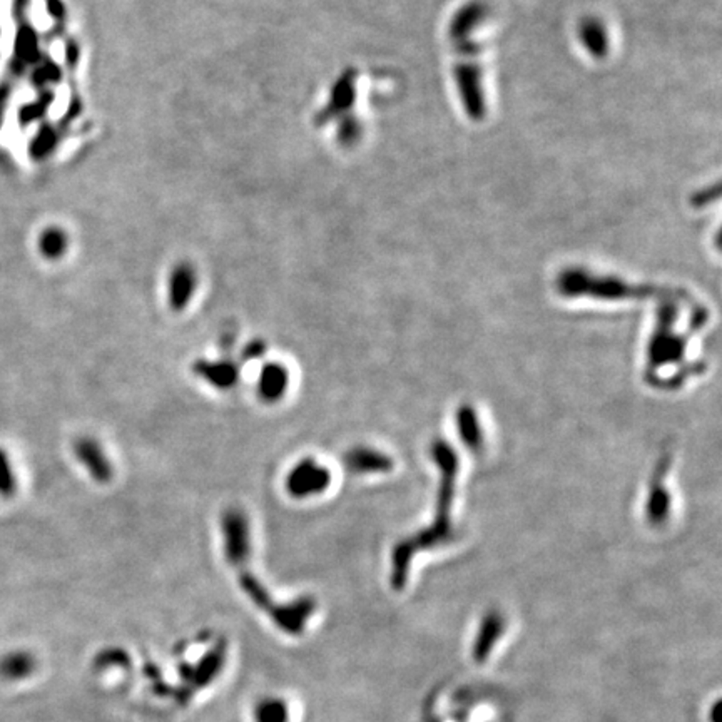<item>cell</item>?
<instances>
[{
  "label": "cell",
  "mask_w": 722,
  "mask_h": 722,
  "mask_svg": "<svg viewBox=\"0 0 722 722\" xmlns=\"http://www.w3.org/2000/svg\"><path fill=\"white\" fill-rule=\"evenodd\" d=\"M343 463L348 472L357 475L389 473L393 470V460L387 453L370 446H355L348 450L343 455Z\"/></svg>",
  "instance_id": "obj_12"
},
{
  "label": "cell",
  "mask_w": 722,
  "mask_h": 722,
  "mask_svg": "<svg viewBox=\"0 0 722 722\" xmlns=\"http://www.w3.org/2000/svg\"><path fill=\"white\" fill-rule=\"evenodd\" d=\"M719 197V188L718 186H714V188H709V189H704L702 193H697V195L693 196V206L695 208H701V206H704V205H708V203H712V201H716Z\"/></svg>",
  "instance_id": "obj_23"
},
{
  "label": "cell",
  "mask_w": 722,
  "mask_h": 722,
  "mask_svg": "<svg viewBox=\"0 0 722 722\" xmlns=\"http://www.w3.org/2000/svg\"><path fill=\"white\" fill-rule=\"evenodd\" d=\"M676 300H684L686 303H695L691 296L684 298H667L662 301L657 313V326L654 330L651 343H649V370L647 376L653 375L659 368L670 365V363H681L686 355L687 347V338L681 334L674 333V323L678 320L679 308Z\"/></svg>",
  "instance_id": "obj_4"
},
{
  "label": "cell",
  "mask_w": 722,
  "mask_h": 722,
  "mask_svg": "<svg viewBox=\"0 0 722 722\" xmlns=\"http://www.w3.org/2000/svg\"><path fill=\"white\" fill-rule=\"evenodd\" d=\"M484 5L472 2L463 5L450 24V42L455 57L453 74L463 109L473 121L484 119L486 112L480 45L473 41L475 26L484 19Z\"/></svg>",
  "instance_id": "obj_2"
},
{
  "label": "cell",
  "mask_w": 722,
  "mask_h": 722,
  "mask_svg": "<svg viewBox=\"0 0 722 722\" xmlns=\"http://www.w3.org/2000/svg\"><path fill=\"white\" fill-rule=\"evenodd\" d=\"M266 351V343L263 340H253L246 347L243 348V358L245 360H258L261 358Z\"/></svg>",
  "instance_id": "obj_22"
},
{
  "label": "cell",
  "mask_w": 722,
  "mask_h": 722,
  "mask_svg": "<svg viewBox=\"0 0 722 722\" xmlns=\"http://www.w3.org/2000/svg\"><path fill=\"white\" fill-rule=\"evenodd\" d=\"M222 552L229 566L246 569L251 557L250 518L245 510L231 507L221 517Z\"/></svg>",
  "instance_id": "obj_5"
},
{
  "label": "cell",
  "mask_w": 722,
  "mask_h": 722,
  "mask_svg": "<svg viewBox=\"0 0 722 722\" xmlns=\"http://www.w3.org/2000/svg\"><path fill=\"white\" fill-rule=\"evenodd\" d=\"M66 250V237H62L59 231H49L44 233L41 239L42 254L49 260H57L62 256Z\"/></svg>",
  "instance_id": "obj_21"
},
{
  "label": "cell",
  "mask_w": 722,
  "mask_h": 722,
  "mask_svg": "<svg viewBox=\"0 0 722 722\" xmlns=\"http://www.w3.org/2000/svg\"><path fill=\"white\" fill-rule=\"evenodd\" d=\"M431 459L437 463L440 472L437 514L433 525L423 528L417 535L398 542L391 554V585L395 590H403L408 581V572L412 558L421 550H431L433 547L446 545L457 539V530L452 524V505L455 501L457 477H459V457L453 448L445 440H435L431 444Z\"/></svg>",
  "instance_id": "obj_1"
},
{
  "label": "cell",
  "mask_w": 722,
  "mask_h": 722,
  "mask_svg": "<svg viewBox=\"0 0 722 722\" xmlns=\"http://www.w3.org/2000/svg\"><path fill=\"white\" fill-rule=\"evenodd\" d=\"M197 286V277L193 266L178 264L167 281V301L172 311L180 313L191 303Z\"/></svg>",
  "instance_id": "obj_10"
},
{
  "label": "cell",
  "mask_w": 722,
  "mask_h": 722,
  "mask_svg": "<svg viewBox=\"0 0 722 722\" xmlns=\"http://www.w3.org/2000/svg\"><path fill=\"white\" fill-rule=\"evenodd\" d=\"M17 488V478H15L14 469L11 465V460L4 450H0V495L11 497L15 493Z\"/></svg>",
  "instance_id": "obj_20"
},
{
  "label": "cell",
  "mask_w": 722,
  "mask_h": 722,
  "mask_svg": "<svg viewBox=\"0 0 722 722\" xmlns=\"http://www.w3.org/2000/svg\"><path fill=\"white\" fill-rule=\"evenodd\" d=\"M317 611V600L313 598H300L296 600H292L288 604L278 606L273 615L269 617L279 630L292 634V636H300L305 630V625L313 612Z\"/></svg>",
  "instance_id": "obj_9"
},
{
  "label": "cell",
  "mask_w": 722,
  "mask_h": 722,
  "mask_svg": "<svg viewBox=\"0 0 722 722\" xmlns=\"http://www.w3.org/2000/svg\"><path fill=\"white\" fill-rule=\"evenodd\" d=\"M332 485V473L326 467L320 465L317 460H300L293 465L292 470L286 475V492L293 499L303 501L309 497H317L328 490Z\"/></svg>",
  "instance_id": "obj_6"
},
{
  "label": "cell",
  "mask_w": 722,
  "mask_h": 722,
  "mask_svg": "<svg viewBox=\"0 0 722 722\" xmlns=\"http://www.w3.org/2000/svg\"><path fill=\"white\" fill-rule=\"evenodd\" d=\"M258 722H288V706L281 699H264L256 708Z\"/></svg>",
  "instance_id": "obj_19"
},
{
  "label": "cell",
  "mask_w": 722,
  "mask_h": 722,
  "mask_svg": "<svg viewBox=\"0 0 722 722\" xmlns=\"http://www.w3.org/2000/svg\"><path fill=\"white\" fill-rule=\"evenodd\" d=\"M74 455L84 465L87 473L98 484H109L114 477V467L104 448L92 437H81L74 444Z\"/></svg>",
  "instance_id": "obj_7"
},
{
  "label": "cell",
  "mask_w": 722,
  "mask_h": 722,
  "mask_svg": "<svg viewBox=\"0 0 722 722\" xmlns=\"http://www.w3.org/2000/svg\"><path fill=\"white\" fill-rule=\"evenodd\" d=\"M237 581L241 585V590L250 598L251 602L260 611L266 612L268 617H271L275 609L278 607V604L273 600L271 594L268 592V589L264 587L261 581L254 574H251L248 569L237 570Z\"/></svg>",
  "instance_id": "obj_15"
},
{
  "label": "cell",
  "mask_w": 722,
  "mask_h": 722,
  "mask_svg": "<svg viewBox=\"0 0 722 722\" xmlns=\"http://www.w3.org/2000/svg\"><path fill=\"white\" fill-rule=\"evenodd\" d=\"M503 630H505V621H503L501 612H486L480 629H478V634L475 638V644H473L472 654L475 662H478V664L485 662L501 639Z\"/></svg>",
  "instance_id": "obj_14"
},
{
  "label": "cell",
  "mask_w": 722,
  "mask_h": 722,
  "mask_svg": "<svg viewBox=\"0 0 722 722\" xmlns=\"http://www.w3.org/2000/svg\"><path fill=\"white\" fill-rule=\"evenodd\" d=\"M457 421H459L460 437L465 446L470 448L472 452H480V448L484 446V433H482L478 418L472 406L463 405L457 413Z\"/></svg>",
  "instance_id": "obj_16"
},
{
  "label": "cell",
  "mask_w": 722,
  "mask_h": 722,
  "mask_svg": "<svg viewBox=\"0 0 722 722\" xmlns=\"http://www.w3.org/2000/svg\"><path fill=\"white\" fill-rule=\"evenodd\" d=\"M672 455L670 452L664 453L657 469L654 472L653 482H651V492H649V501H647V520L653 527H662L666 525L667 518L670 515V493L667 492L664 485L669 467H670Z\"/></svg>",
  "instance_id": "obj_8"
},
{
  "label": "cell",
  "mask_w": 722,
  "mask_h": 722,
  "mask_svg": "<svg viewBox=\"0 0 722 722\" xmlns=\"http://www.w3.org/2000/svg\"><path fill=\"white\" fill-rule=\"evenodd\" d=\"M721 702L718 701L716 704H714V708L710 710V718H712V722H721Z\"/></svg>",
  "instance_id": "obj_24"
},
{
  "label": "cell",
  "mask_w": 722,
  "mask_h": 722,
  "mask_svg": "<svg viewBox=\"0 0 722 722\" xmlns=\"http://www.w3.org/2000/svg\"><path fill=\"white\" fill-rule=\"evenodd\" d=\"M222 662H224V651H222L221 646L220 649L209 653L208 655L203 659V662L199 664V667H197L195 676L196 686H197V687L206 686V684L220 672Z\"/></svg>",
  "instance_id": "obj_18"
},
{
  "label": "cell",
  "mask_w": 722,
  "mask_h": 722,
  "mask_svg": "<svg viewBox=\"0 0 722 722\" xmlns=\"http://www.w3.org/2000/svg\"><path fill=\"white\" fill-rule=\"evenodd\" d=\"M193 372L208 385L222 391L235 389L239 381V365L229 358L216 361L205 358L196 360L193 363Z\"/></svg>",
  "instance_id": "obj_11"
},
{
  "label": "cell",
  "mask_w": 722,
  "mask_h": 722,
  "mask_svg": "<svg viewBox=\"0 0 722 722\" xmlns=\"http://www.w3.org/2000/svg\"><path fill=\"white\" fill-rule=\"evenodd\" d=\"M557 290L567 298H598L606 301L622 300H649V298H684L689 296L681 290H667L654 285H632L614 277H598L583 269H567L557 279Z\"/></svg>",
  "instance_id": "obj_3"
},
{
  "label": "cell",
  "mask_w": 722,
  "mask_h": 722,
  "mask_svg": "<svg viewBox=\"0 0 722 722\" xmlns=\"http://www.w3.org/2000/svg\"><path fill=\"white\" fill-rule=\"evenodd\" d=\"M581 39L587 51L596 57H604L607 52V36L598 20H585L581 26Z\"/></svg>",
  "instance_id": "obj_17"
},
{
  "label": "cell",
  "mask_w": 722,
  "mask_h": 722,
  "mask_svg": "<svg viewBox=\"0 0 722 722\" xmlns=\"http://www.w3.org/2000/svg\"><path fill=\"white\" fill-rule=\"evenodd\" d=\"M290 387V372L278 361L264 363L258 378V397L264 403H278Z\"/></svg>",
  "instance_id": "obj_13"
}]
</instances>
